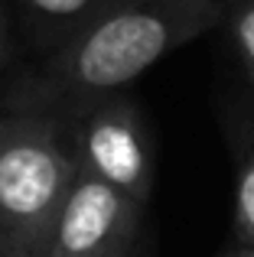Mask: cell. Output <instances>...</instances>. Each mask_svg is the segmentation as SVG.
<instances>
[{
  "mask_svg": "<svg viewBox=\"0 0 254 257\" xmlns=\"http://www.w3.org/2000/svg\"><path fill=\"white\" fill-rule=\"evenodd\" d=\"M228 17L225 0H117L7 91L26 114L85 111Z\"/></svg>",
  "mask_w": 254,
  "mask_h": 257,
  "instance_id": "cell-1",
  "label": "cell"
},
{
  "mask_svg": "<svg viewBox=\"0 0 254 257\" xmlns=\"http://www.w3.org/2000/svg\"><path fill=\"white\" fill-rule=\"evenodd\" d=\"M238 257H254V247H248V251H241Z\"/></svg>",
  "mask_w": 254,
  "mask_h": 257,
  "instance_id": "cell-9",
  "label": "cell"
},
{
  "mask_svg": "<svg viewBox=\"0 0 254 257\" xmlns=\"http://www.w3.org/2000/svg\"><path fill=\"white\" fill-rule=\"evenodd\" d=\"M231 43L244 75L254 85V0H241L231 10Z\"/></svg>",
  "mask_w": 254,
  "mask_h": 257,
  "instance_id": "cell-7",
  "label": "cell"
},
{
  "mask_svg": "<svg viewBox=\"0 0 254 257\" xmlns=\"http://www.w3.org/2000/svg\"><path fill=\"white\" fill-rule=\"evenodd\" d=\"M75 173L72 137L59 117H0V257H46Z\"/></svg>",
  "mask_w": 254,
  "mask_h": 257,
  "instance_id": "cell-2",
  "label": "cell"
},
{
  "mask_svg": "<svg viewBox=\"0 0 254 257\" xmlns=\"http://www.w3.org/2000/svg\"><path fill=\"white\" fill-rule=\"evenodd\" d=\"M10 62V30H7V17L4 7H0V69Z\"/></svg>",
  "mask_w": 254,
  "mask_h": 257,
  "instance_id": "cell-8",
  "label": "cell"
},
{
  "mask_svg": "<svg viewBox=\"0 0 254 257\" xmlns=\"http://www.w3.org/2000/svg\"><path fill=\"white\" fill-rule=\"evenodd\" d=\"M69 137L78 170L150 208L157 160L150 131L137 104H131L121 94H108L78 111V124L72 127Z\"/></svg>",
  "mask_w": 254,
  "mask_h": 257,
  "instance_id": "cell-3",
  "label": "cell"
},
{
  "mask_svg": "<svg viewBox=\"0 0 254 257\" xmlns=\"http://www.w3.org/2000/svg\"><path fill=\"white\" fill-rule=\"evenodd\" d=\"M144 218L147 205L78 170L56 215L46 257H134Z\"/></svg>",
  "mask_w": 254,
  "mask_h": 257,
  "instance_id": "cell-4",
  "label": "cell"
},
{
  "mask_svg": "<svg viewBox=\"0 0 254 257\" xmlns=\"http://www.w3.org/2000/svg\"><path fill=\"white\" fill-rule=\"evenodd\" d=\"M111 4L117 0H20L39 39L52 43L56 49L72 36H78L88 23H95Z\"/></svg>",
  "mask_w": 254,
  "mask_h": 257,
  "instance_id": "cell-5",
  "label": "cell"
},
{
  "mask_svg": "<svg viewBox=\"0 0 254 257\" xmlns=\"http://www.w3.org/2000/svg\"><path fill=\"white\" fill-rule=\"evenodd\" d=\"M235 234L244 247H254V153H248L235 182Z\"/></svg>",
  "mask_w": 254,
  "mask_h": 257,
  "instance_id": "cell-6",
  "label": "cell"
}]
</instances>
